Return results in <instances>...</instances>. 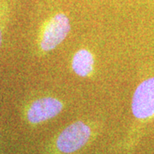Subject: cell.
<instances>
[{"label": "cell", "instance_id": "1", "mask_svg": "<svg viewBox=\"0 0 154 154\" xmlns=\"http://www.w3.org/2000/svg\"><path fill=\"white\" fill-rule=\"evenodd\" d=\"M91 136L90 128L82 122H75L63 130L57 140V147L63 153H72L83 147Z\"/></svg>", "mask_w": 154, "mask_h": 154}, {"label": "cell", "instance_id": "2", "mask_svg": "<svg viewBox=\"0 0 154 154\" xmlns=\"http://www.w3.org/2000/svg\"><path fill=\"white\" fill-rule=\"evenodd\" d=\"M131 108L138 119L144 120L154 116V77L145 80L136 88Z\"/></svg>", "mask_w": 154, "mask_h": 154}, {"label": "cell", "instance_id": "3", "mask_svg": "<svg viewBox=\"0 0 154 154\" xmlns=\"http://www.w3.org/2000/svg\"><path fill=\"white\" fill-rule=\"evenodd\" d=\"M70 31L69 18L63 13H58L50 19L45 27L40 41V47L48 51L56 48L66 38Z\"/></svg>", "mask_w": 154, "mask_h": 154}, {"label": "cell", "instance_id": "4", "mask_svg": "<svg viewBox=\"0 0 154 154\" xmlns=\"http://www.w3.org/2000/svg\"><path fill=\"white\" fill-rule=\"evenodd\" d=\"M63 110V104L51 97L38 99L30 105L27 111V119L31 124H38L57 116Z\"/></svg>", "mask_w": 154, "mask_h": 154}, {"label": "cell", "instance_id": "5", "mask_svg": "<svg viewBox=\"0 0 154 154\" xmlns=\"http://www.w3.org/2000/svg\"><path fill=\"white\" fill-rule=\"evenodd\" d=\"M94 57L88 50L82 49L75 54L72 60V69L79 76L86 77L93 71Z\"/></svg>", "mask_w": 154, "mask_h": 154}, {"label": "cell", "instance_id": "6", "mask_svg": "<svg viewBox=\"0 0 154 154\" xmlns=\"http://www.w3.org/2000/svg\"><path fill=\"white\" fill-rule=\"evenodd\" d=\"M2 41H3V32H2V28H1V25H0V46L2 44Z\"/></svg>", "mask_w": 154, "mask_h": 154}]
</instances>
